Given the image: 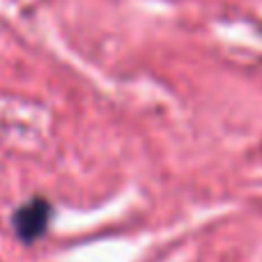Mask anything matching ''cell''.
Returning <instances> with one entry per match:
<instances>
[{
    "instance_id": "6da1fadb",
    "label": "cell",
    "mask_w": 262,
    "mask_h": 262,
    "mask_svg": "<svg viewBox=\"0 0 262 262\" xmlns=\"http://www.w3.org/2000/svg\"><path fill=\"white\" fill-rule=\"evenodd\" d=\"M49 219H51V205L44 198H32L14 212L12 223L16 235L23 242H35L37 237H41L46 232Z\"/></svg>"
}]
</instances>
